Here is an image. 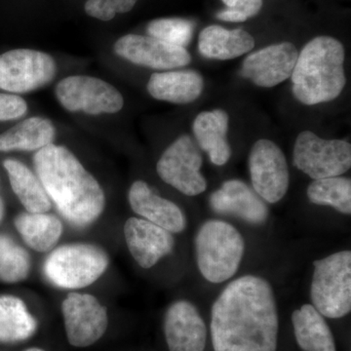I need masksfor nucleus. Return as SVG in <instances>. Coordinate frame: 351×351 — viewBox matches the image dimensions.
Instances as JSON below:
<instances>
[{"label": "nucleus", "instance_id": "obj_1", "mask_svg": "<svg viewBox=\"0 0 351 351\" xmlns=\"http://www.w3.org/2000/svg\"><path fill=\"white\" fill-rule=\"evenodd\" d=\"M210 330L214 351H276L278 308L269 281L248 274L228 284L212 306Z\"/></svg>", "mask_w": 351, "mask_h": 351}, {"label": "nucleus", "instance_id": "obj_2", "mask_svg": "<svg viewBox=\"0 0 351 351\" xmlns=\"http://www.w3.org/2000/svg\"><path fill=\"white\" fill-rule=\"evenodd\" d=\"M34 164L51 202L68 223L86 228L100 218L105 191L68 147L50 144L36 152Z\"/></svg>", "mask_w": 351, "mask_h": 351}, {"label": "nucleus", "instance_id": "obj_3", "mask_svg": "<svg viewBox=\"0 0 351 351\" xmlns=\"http://www.w3.org/2000/svg\"><path fill=\"white\" fill-rule=\"evenodd\" d=\"M346 50L338 39L317 36L306 44L291 75L293 95L306 106L338 98L346 84Z\"/></svg>", "mask_w": 351, "mask_h": 351}, {"label": "nucleus", "instance_id": "obj_4", "mask_svg": "<svg viewBox=\"0 0 351 351\" xmlns=\"http://www.w3.org/2000/svg\"><path fill=\"white\" fill-rule=\"evenodd\" d=\"M195 246L198 269L208 282H226L239 271L245 254V240L228 221H205L196 233Z\"/></svg>", "mask_w": 351, "mask_h": 351}, {"label": "nucleus", "instance_id": "obj_5", "mask_svg": "<svg viewBox=\"0 0 351 351\" xmlns=\"http://www.w3.org/2000/svg\"><path fill=\"white\" fill-rule=\"evenodd\" d=\"M110 257L95 244L62 245L51 251L43 271L50 283L61 289H82L92 285L107 271Z\"/></svg>", "mask_w": 351, "mask_h": 351}, {"label": "nucleus", "instance_id": "obj_6", "mask_svg": "<svg viewBox=\"0 0 351 351\" xmlns=\"http://www.w3.org/2000/svg\"><path fill=\"white\" fill-rule=\"evenodd\" d=\"M311 286L313 306L324 317L339 319L351 311V252L314 261Z\"/></svg>", "mask_w": 351, "mask_h": 351}, {"label": "nucleus", "instance_id": "obj_7", "mask_svg": "<svg viewBox=\"0 0 351 351\" xmlns=\"http://www.w3.org/2000/svg\"><path fill=\"white\" fill-rule=\"evenodd\" d=\"M293 163L311 179L338 177L351 167V145L343 140H327L311 131L295 138Z\"/></svg>", "mask_w": 351, "mask_h": 351}, {"label": "nucleus", "instance_id": "obj_8", "mask_svg": "<svg viewBox=\"0 0 351 351\" xmlns=\"http://www.w3.org/2000/svg\"><path fill=\"white\" fill-rule=\"evenodd\" d=\"M60 105L69 112L113 114L124 107V98L112 84L90 75H71L55 88Z\"/></svg>", "mask_w": 351, "mask_h": 351}, {"label": "nucleus", "instance_id": "obj_9", "mask_svg": "<svg viewBox=\"0 0 351 351\" xmlns=\"http://www.w3.org/2000/svg\"><path fill=\"white\" fill-rule=\"evenodd\" d=\"M57 64L43 51L20 48L0 55V89L10 93L36 91L54 80Z\"/></svg>", "mask_w": 351, "mask_h": 351}, {"label": "nucleus", "instance_id": "obj_10", "mask_svg": "<svg viewBox=\"0 0 351 351\" xmlns=\"http://www.w3.org/2000/svg\"><path fill=\"white\" fill-rule=\"evenodd\" d=\"M203 158L195 141L182 135L164 151L156 164L157 174L164 182L182 195H199L207 189L201 174Z\"/></svg>", "mask_w": 351, "mask_h": 351}, {"label": "nucleus", "instance_id": "obj_11", "mask_svg": "<svg viewBox=\"0 0 351 351\" xmlns=\"http://www.w3.org/2000/svg\"><path fill=\"white\" fill-rule=\"evenodd\" d=\"M249 171L254 191L265 203L279 202L287 193L290 173L282 149L267 138H261L249 154Z\"/></svg>", "mask_w": 351, "mask_h": 351}, {"label": "nucleus", "instance_id": "obj_12", "mask_svg": "<svg viewBox=\"0 0 351 351\" xmlns=\"http://www.w3.org/2000/svg\"><path fill=\"white\" fill-rule=\"evenodd\" d=\"M62 313L69 343L75 348L94 345L107 332V308L93 295L69 293L62 302Z\"/></svg>", "mask_w": 351, "mask_h": 351}, {"label": "nucleus", "instance_id": "obj_13", "mask_svg": "<svg viewBox=\"0 0 351 351\" xmlns=\"http://www.w3.org/2000/svg\"><path fill=\"white\" fill-rule=\"evenodd\" d=\"M113 51L131 64L157 71L182 68L191 62L186 48L140 34H126L117 39Z\"/></svg>", "mask_w": 351, "mask_h": 351}, {"label": "nucleus", "instance_id": "obj_14", "mask_svg": "<svg viewBox=\"0 0 351 351\" xmlns=\"http://www.w3.org/2000/svg\"><path fill=\"white\" fill-rule=\"evenodd\" d=\"M299 51L294 44H272L251 53L242 64L241 75L258 87L271 88L292 75Z\"/></svg>", "mask_w": 351, "mask_h": 351}, {"label": "nucleus", "instance_id": "obj_15", "mask_svg": "<svg viewBox=\"0 0 351 351\" xmlns=\"http://www.w3.org/2000/svg\"><path fill=\"white\" fill-rule=\"evenodd\" d=\"M164 334L169 351H204L206 348V324L197 307L186 300L168 307Z\"/></svg>", "mask_w": 351, "mask_h": 351}, {"label": "nucleus", "instance_id": "obj_16", "mask_svg": "<svg viewBox=\"0 0 351 351\" xmlns=\"http://www.w3.org/2000/svg\"><path fill=\"white\" fill-rule=\"evenodd\" d=\"M123 232L132 257L143 269H151L174 250L173 233L147 219H127Z\"/></svg>", "mask_w": 351, "mask_h": 351}, {"label": "nucleus", "instance_id": "obj_17", "mask_svg": "<svg viewBox=\"0 0 351 351\" xmlns=\"http://www.w3.org/2000/svg\"><path fill=\"white\" fill-rule=\"evenodd\" d=\"M210 207L215 213L232 216L251 225H263L269 219V208L244 182L228 180L209 198Z\"/></svg>", "mask_w": 351, "mask_h": 351}, {"label": "nucleus", "instance_id": "obj_18", "mask_svg": "<svg viewBox=\"0 0 351 351\" xmlns=\"http://www.w3.org/2000/svg\"><path fill=\"white\" fill-rule=\"evenodd\" d=\"M129 204L138 216L171 233L184 232L186 228V215L173 201L156 195L144 181L132 184L128 193Z\"/></svg>", "mask_w": 351, "mask_h": 351}, {"label": "nucleus", "instance_id": "obj_19", "mask_svg": "<svg viewBox=\"0 0 351 351\" xmlns=\"http://www.w3.org/2000/svg\"><path fill=\"white\" fill-rule=\"evenodd\" d=\"M147 92L158 101L186 105L199 98L204 89V80L195 71H166L152 73Z\"/></svg>", "mask_w": 351, "mask_h": 351}, {"label": "nucleus", "instance_id": "obj_20", "mask_svg": "<svg viewBox=\"0 0 351 351\" xmlns=\"http://www.w3.org/2000/svg\"><path fill=\"white\" fill-rule=\"evenodd\" d=\"M228 113L219 108L199 113L193 121L196 142L214 165H225L232 156V147L228 141Z\"/></svg>", "mask_w": 351, "mask_h": 351}, {"label": "nucleus", "instance_id": "obj_21", "mask_svg": "<svg viewBox=\"0 0 351 351\" xmlns=\"http://www.w3.org/2000/svg\"><path fill=\"white\" fill-rule=\"evenodd\" d=\"M255 39L242 29H226L221 25L205 27L198 38V51L203 57L211 60L235 59L250 52Z\"/></svg>", "mask_w": 351, "mask_h": 351}, {"label": "nucleus", "instance_id": "obj_22", "mask_svg": "<svg viewBox=\"0 0 351 351\" xmlns=\"http://www.w3.org/2000/svg\"><path fill=\"white\" fill-rule=\"evenodd\" d=\"M56 128L51 120L29 117L0 134V152H38L53 144Z\"/></svg>", "mask_w": 351, "mask_h": 351}, {"label": "nucleus", "instance_id": "obj_23", "mask_svg": "<svg viewBox=\"0 0 351 351\" xmlns=\"http://www.w3.org/2000/svg\"><path fill=\"white\" fill-rule=\"evenodd\" d=\"M293 328L298 346L304 351H337L329 325L313 306L304 304L292 314Z\"/></svg>", "mask_w": 351, "mask_h": 351}, {"label": "nucleus", "instance_id": "obj_24", "mask_svg": "<svg viewBox=\"0 0 351 351\" xmlns=\"http://www.w3.org/2000/svg\"><path fill=\"white\" fill-rule=\"evenodd\" d=\"M16 230L29 248L40 253L52 251L63 234L61 219L48 213L24 212L14 219Z\"/></svg>", "mask_w": 351, "mask_h": 351}, {"label": "nucleus", "instance_id": "obj_25", "mask_svg": "<svg viewBox=\"0 0 351 351\" xmlns=\"http://www.w3.org/2000/svg\"><path fill=\"white\" fill-rule=\"evenodd\" d=\"M14 193L29 213H47L52 208L49 196L44 189L36 173L27 166L15 160L6 159L3 162Z\"/></svg>", "mask_w": 351, "mask_h": 351}, {"label": "nucleus", "instance_id": "obj_26", "mask_svg": "<svg viewBox=\"0 0 351 351\" xmlns=\"http://www.w3.org/2000/svg\"><path fill=\"white\" fill-rule=\"evenodd\" d=\"M38 322L27 306L15 295H0V343L27 341L36 334Z\"/></svg>", "mask_w": 351, "mask_h": 351}, {"label": "nucleus", "instance_id": "obj_27", "mask_svg": "<svg viewBox=\"0 0 351 351\" xmlns=\"http://www.w3.org/2000/svg\"><path fill=\"white\" fill-rule=\"evenodd\" d=\"M306 195L313 204L332 207L346 216L351 214V181L348 178L338 176L313 180Z\"/></svg>", "mask_w": 351, "mask_h": 351}, {"label": "nucleus", "instance_id": "obj_28", "mask_svg": "<svg viewBox=\"0 0 351 351\" xmlns=\"http://www.w3.org/2000/svg\"><path fill=\"white\" fill-rule=\"evenodd\" d=\"M29 253L11 237L0 234V281L15 284L25 280L31 272Z\"/></svg>", "mask_w": 351, "mask_h": 351}, {"label": "nucleus", "instance_id": "obj_29", "mask_svg": "<svg viewBox=\"0 0 351 351\" xmlns=\"http://www.w3.org/2000/svg\"><path fill=\"white\" fill-rule=\"evenodd\" d=\"M195 24L182 18H161L147 25L149 36L186 48L193 39Z\"/></svg>", "mask_w": 351, "mask_h": 351}, {"label": "nucleus", "instance_id": "obj_30", "mask_svg": "<svg viewBox=\"0 0 351 351\" xmlns=\"http://www.w3.org/2000/svg\"><path fill=\"white\" fill-rule=\"evenodd\" d=\"M138 0H87L84 10L89 17L108 22L117 14L130 12Z\"/></svg>", "mask_w": 351, "mask_h": 351}, {"label": "nucleus", "instance_id": "obj_31", "mask_svg": "<svg viewBox=\"0 0 351 351\" xmlns=\"http://www.w3.org/2000/svg\"><path fill=\"white\" fill-rule=\"evenodd\" d=\"M27 112V101L16 94L0 93V121H10Z\"/></svg>", "mask_w": 351, "mask_h": 351}, {"label": "nucleus", "instance_id": "obj_32", "mask_svg": "<svg viewBox=\"0 0 351 351\" xmlns=\"http://www.w3.org/2000/svg\"><path fill=\"white\" fill-rule=\"evenodd\" d=\"M228 9L241 14L247 20L255 17L262 10L263 0H221Z\"/></svg>", "mask_w": 351, "mask_h": 351}, {"label": "nucleus", "instance_id": "obj_33", "mask_svg": "<svg viewBox=\"0 0 351 351\" xmlns=\"http://www.w3.org/2000/svg\"><path fill=\"white\" fill-rule=\"evenodd\" d=\"M217 18L221 21H225V22H232V23H242L247 21L246 18L244 16H242L241 14L235 12V11L230 10V9H225V10L219 11L218 14H217Z\"/></svg>", "mask_w": 351, "mask_h": 351}, {"label": "nucleus", "instance_id": "obj_34", "mask_svg": "<svg viewBox=\"0 0 351 351\" xmlns=\"http://www.w3.org/2000/svg\"><path fill=\"white\" fill-rule=\"evenodd\" d=\"M3 213H4L3 201H2L1 198H0V221H1L2 217H3Z\"/></svg>", "mask_w": 351, "mask_h": 351}, {"label": "nucleus", "instance_id": "obj_35", "mask_svg": "<svg viewBox=\"0 0 351 351\" xmlns=\"http://www.w3.org/2000/svg\"><path fill=\"white\" fill-rule=\"evenodd\" d=\"M25 351H44V350H41V348H29V350H25Z\"/></svg>", "mask_w": 351, "mask_h": 351}]
</instances>
